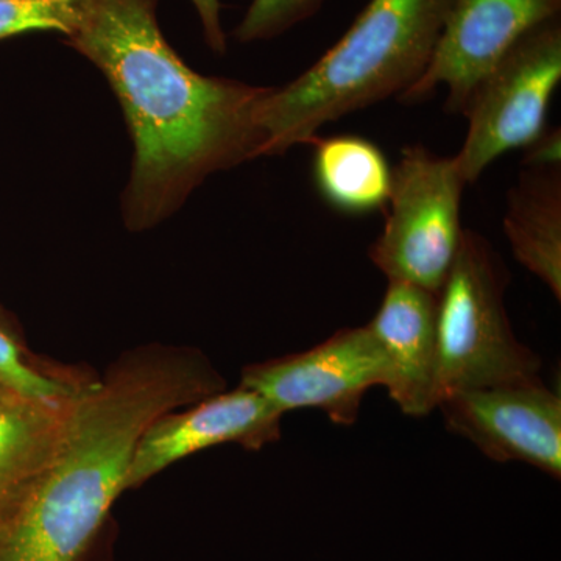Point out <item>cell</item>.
Masks as SVG:
<instances>
[{
  "label": "cell",
  "mask_w": 561,
  "mask_h": 561,
  "mask_svg": "<svg viewBox=\"0 0 561 561\" xmlns=\"http://www.w3.org/2000/svg\"><path fill=\"white\" fill-rule=\"evenodd\" d=\"M158 0H80L66 44L94 62L127 117L135 162L124 197L131 230L180 208L210 173L260 157L257 110L271 88L205 77L169 46Z\"/></svg>",
  "instance_id": "6da1fadb"
},
{
  "label": "cell",
  "mask_w": 561,
  "mask_h": 561,
  "mask_svg": "<svg viewBox=\"0 0 561 561\" xmlns=\"http://www.w3.org/2000/svg\"><path fill=\"white\" fill-rule=\"evenodd\" d=\"M225 390L195 350L130 351L72 401L60 449L0 516V561H80L125 476L140 435L162 413Z\"/></svg>",
  "instance_id": "7a4b0ae2"
},
{
  "label": "cell",
  "mask_w": 561,
  "mask_h": 561,
  "mask_svg": "<svg viewBox=\"0 0 561 561\" xmlns=\"http://www.w3.org/2000/svg\"><path fill=\"white\" fill-rule=\"evenodd\" d=\"M451 0H370L334 46L257 110L260 157L312 144L324 125L411 90L430 66Z\"/></svg>",
  "instance_id": "3957f363"
},
{
  "label": "cell",
  "mask_w": 561,
  "mask_h": 561,
  "mask_svg": "<svg viewBox=\"0 0 561 561\" xmlns=\"http://www.w3.org/2000/svg\"><path fill=\"white\" fill-rule=\"evenodd\" d=\"M507 279L490 243L465 230L438 294V401L453 391L540 376V357L512 330L504 300Z\"/></svg>",
  "instance_id": "277c9868"
},
{
  "label": "cell",
  "mask_w": 561,
  "mask_h": 561,
  "mask_svg": "<svg viewBox=\"0 0 561 561\" xmlns=\"http://www.w3.org/2000/svg\"><path fill=\"white\" fill-rule=\"evenodd\" d=\"M468 186L456 157L405 147L391 171L386 225L368 250L389 280L438 295L459 254L461 194Z\"/></svg>",
  "instance_id": "5b68a950"
},
{
  "label": "cell",
  "mask_w": 561,
  "mask_h": 561,
  "mask_svg": "<svg viewBox=\"0 0 561 561\" xmlns=\"http://www.w3.org/2000/svg\"><path fill=\"white\" fill-rule=\"evenodd\" d=\"M560 80L559 16L526 33L472 92L463 110L467 136L456 154L468 184L502 154L540 138Z\"/></svg>",
  "instance_id": "8992f818"
},
{
  "label": "cell",
  "mask_w": 561,
  "mask_h": 561,
  "mask_svg": "<svg viewBox=\"0 0 561 561\" xmlns=\"http://www.w3.org/2000/svg\"><path fill=\"white\" fill-rule=\"evenodd\" d=\"M387 379L386 357L365 324L337 331L302 353L247 365L241 386L280 413L319 409L337 426H353L365 393L386 387Z\"/></svg>",
  "instance_id": "52a82bcc"
},
{
  "label": "cell",
  "mask_w": 561,
  "mask_h": 561,
  "mask_svg": "<svg viewBox=\"0 0 561 561\" xmlns=\"http://www.w3.org/2000/svg\"><path fill=\"white\" fill-rule=\"evenodd\" d=\"M446 430L497 463L529 465L561 478V397L541 376L445 394Z\"/></svg>",
  "instance_id": "ba28073f"
},
{
  "label": "cell",
  "mask_w": 561,
  "mask_h": 561,
  "mask_svg": "<svg viewBox=\"0 0 561 561\" xmlns=\"http://www.w3.org/2000/svg\"><path fill=\"white\" fill-rule=\"evenodd\" d=\"M560 11L561 0H451L430 66L400 99L420 102L443 84L448 110L463 113L472 92L504 55Z\"/></svg>",
  "instance_id": "9c48e42d"
},
{
  "label": "cell",
  "mask_w": 561,
  "mask_h": 561,
  "mask_svg": "<svg viewBox=\"0 0 561 561\" xmlns=\"http://www.w3.org/2000/svg\"><path fill=\"white\" fill-rule=\"evenodd\" d=\"M283 416L257 391L243 386L210 394L186 411L162 413L136 443L125 491L138 489L175 461L213 446L236 443L260 451L279 440Z\"/></svg>",
  "instance_id": "30bf717a"
},
{
  "label": "cell",
  "mask_w": 561,
  "mask_h": 561,
  "mask_svg": "<svg viewBox=\"0 0 561 561\" xmlns=\"http://www.w3.org/2000/svg\"><path fill=\"white\" fill-rule=\"evenodd\" d=\"M438 295L389 280L378 312L367 324L378 342L390 400L404 415L426 416L438 404Z\"/></svg>",
  "instance_id": "8fae6325"
},
{
  "label": "cell",
  "mask_w": 561,
  "mask_h": 561,
  "mask_svg": "<svg viewBox=\"0 0 561 561\" xmlns=\"http://www.w3.org/2000/svg\"><path fill=\"white\" fill-rule=\"evenodd\" d=\"M76 394L66 401L32 400L20 394L0 398V516L54 460Z\"/></svg>",
  "instance_id": "7c38bea8"
},
{
  "label": "cell",
  "mask_w": 561,
  "mask_h": 561,
  "mask_svg": "<svg viewBox=\"0 0 561 561\" xmlns=\"http://www.w3.org/2000/svg\"><path fill=\"white\" fill-rule=\"evenodd\" d=\"M504 231L515 260L561 300V173L529 168L508 195Z\"/></svg>",
  "instance_id": "4fadbf2b"
},
{
  "label": "cell",
  "mask_w": 561,
  "mask_h": 561,
  "mask_svg": "<svg viewBox=\"0 0 561 561\" xmlns=\"http://www.w3.org/2000/svg\"><path fill=\"white\" fill-rule=\"evenodd\" d=\"M313 176L321 197L346 214L386 208L391 169L382 150L356 135L313 140Z\"/></svg>",
  "instance_id": "5bb4252c"
},
{
  "label": "cell",
  "mask_w": 561,
  "mask_h": 561,
  "mask_svg": "<svg viewBox=\"0 0 561 561\" xmlns=\"http://www.w3.org/2000/svg\"><path fill=\"white\" fill-rule=\"evenodd\" d=\"M87 381L61 373L47 371L25 356L13 335L0 328V383L5 389L41 401H66Z\"/></svg>",
  "instance_id": "9a60e30c"
},
{
  "label": "cell",
  "mask_w": 561,
  "mask_h": 561,
  "mask_svg": "<svg viewBox=\"0 0 561 561\" xmlns=\"http://www.w3.org/2000/svg\"><path fill=\"white\" fill-rule=\"evenodd\" d=\"M80 0H0V41L31 32L76 31Z\"/></svg>",
  "instance_id": "2e32d148"
},
{
  "label": "cell",
  "mask_w": 561,
  "mask_h": 561,
  "mask_svg": "<svg viewBox=\"0 0 561 561\" xmlns=\"http://www.w3.org/2000/svg\"><path fill=\"white\" fill-rule=\"evenodd\" d=\"M321 5L323 0H251L245 16L236 27V39L254 43L276 38L308 21Z\"/></svg>",
  "instance_id": "e0dca14e"
},
{
  "label": "cell",
  "mask_w": 561,
  "mask_h": 561,
  "mask_svg": "<svg viewBox=\"0 0 561 561\" xmlns=\"http://www.w3.org/2000/svg\"><path fill=\"white\" fill-rule=\"evenodd\" d=\"M198 18H201L203 35L210 49L216 54H225L227 50V36L221 28L220 0H192Z\"/></svg>",
  "instance_id": "ac0fdd59"
},
{
  "label": "cell",
  "mask_w": 561,
  "mask_h": 561,
  "mask_svg": "<svg viewBox=\"0 0 561 561\" xmlns=\"http://www.w3.org/2000/svg\"><path fill=\"white\" fill-rule=\"evenodd\" d=\"M561 157L560 130L545 131L527 147L524 164L529 168H559Z\"/></svg>",
  "instance_id": "d6986e66"
},
{
  "label": "cell",
  "mask_w": 561,
  "mask_h": 561,
  "mask_svg": "<svg viewBox=\"0 0 561 561\" xmlns=\"http://www.w3.org/2000/svg\"><path fill=\"white\" fill-rule=\"evenodd\" d=\"M9 394H16V393H13V391L5 389V387H3L2 383H0V398L9 397Z\"/></svg>",
  "instance_id": "ffe728a7"
}]
</instances>
